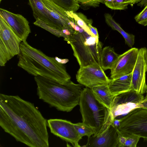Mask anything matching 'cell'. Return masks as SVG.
Listing matches in <instances>:
<instances>
[{"mask_svg": "<svg viewBox=\"0 0 147 147\" xmlns=\"http://www.w3.org/2000/svg\"><path fill=\"white\" fill-rule=\"evenodd\" d=\"M144 98L133 90L114 96L110 110L113 120L117 117L127 114L139 107V104Z\"/></svg>", "mask_w": 147, "mask_h": 147, "instance_id": "cell-8", "label": "cell"}, {"mask_svg": "<svg viewBox=\"0 0 147 147\" xmlns=\"http://www.w3.org/2000/svg\"><path fill=\"white\" fill-rule=\"evenodd\" d=\"M147 109V98L144 97L139 104V107Z\"/></svg>", "mask_w": 147, "mask_h": 147, "instance_id": "cell-31", "label": "cell"}, {"mask_svg": "<svg viewBox=\"0 0 147 147\" xmlns=\"http://www.w3.org/2000/svg\"><path fill=\"white\" fill-rule=\"evenodd\" d=\"M42 0L55 20L57 29H67L73 33L75 30L71 26V23L75 21L67 15V10L56 4L52 0Z\"/></svg>", "mask_w": 147, "mask_h": 147, "instance_id": "cell-15", "label": "cell"}, {"mask_svg": "<svg viewBox=\"0 0 147 147\" xmlns=\"http://www.w3.org/2000/svg\"><path fill=\"white\" fill-rule=\"evenodd\" d=\"M79 3L85 6L96 7L99 6L100 3H104L103 0H76Z\"/></svg>", "mask_w": 147, "mask_h": 147, "instance_id": "cell-28", "label": "cell"}, {"mask_svg": "<svg viewBox=\"0 0 147 147\" xmlns=\"http://www.w3.org/2000/svg\"><path fill=\"white\" fill-rule=\"evenodd\" d=\"M79 105L82 122L95 129L93 135L102 133L113 123L110 110L96 99L91 89L83 88Z\"/></svg>", "mask_w": 147, "mask_h": 147, "instance_id": "cell-4", "label": "cell"}, {"mask_svg": "<svg viewBox=\"0 0 147 147\" xmlns=\"http://www.w3.org/2000/svg\"><path fill=\"white\" fill-rule=\"evenodd\" d=\"M142 0H129L130 2L129 5H133L135 3H138Z\"/></svg>", "mask_w": 147, "mask_h": 147, "instance_id": "cell-33", "label": "cell"}, {"mask_svg": "<svg viewBox=\"0 0 147 147\" xmlns=\"http://www.w3.org/2000/svg\"><path fill=\"white\" fill-rule=\"evenodd\" d=\"M108 84L97 86L91 89L96 99L110 110L115 96L111 93Z\"/></svg>", "mask_w": 147, "mask_h": 147, "instance_id": "cell-18", "label": "cell"}, {"mask_svg": "<svg viewBox=\"0 0 147 147\" xmlns=\"http://www.w3.org/2000/svg\"><path fill=\"white\" fill-rule=\"evenodd\" d=\"M35 20L36 21L33 23L34 24L43 28L56 36L59 37H62L64 38V40L68 37L64 33L63 30L57 29L53 28L38 18H37Z\"/></svg>", "mask_w": 147, "mask_h": 147, "instance_id": "cell-22", "label": "cell"}, {"mask_svg": "<svg viewBox=\"0 0 147 147\" xmlns=\"http://www.w3.org/2000/svg\"><path fill=\"white\" fill-rule=\"evenodd\" d=\"M18 55V66L33 76H39L61 83L70 81L71 77L63 64L39 50L22 41Z\"/></svg>", "mask_w": 147, "mask_h": 147, "instance_id": "cell-2", "label": "cell"}, {"mask_svg": "<svg viewBox=\"0 0 147 147\" xmlns=\"http://www.w3.org/2000/svg\"><path fill=\"white\" fill-rule=\"evenodd\" d=\"M47 126L55 136L71 143L74 147H80L79 142L82 138L76 130L74 123L66 120L50 119L47 120Z\"/></svg>", "mask_w": 147, "mask_h": 147, "instance_id": "cell-10", "label": "cell"}, {"mask_svg": "<svg viewBox=\"0 0 147 147\" xmlns=\"http://www.w3.org/2000/svg\"><path fill=\"white\" fill-rule=\"evenodd\" d=\"M134 19L139 24L147 26V5L140 12L135 16Z\"/></svg>", "mask_w": 147, "mask_h": 147, "instance_id": "cell-27", "label": "cell"}, {"mask_svg": "<svg viewBox=\"0 0 147 147\" xmlns=\"http://www.w3.org/2000/svg\"><path fill=\"white\" fill-rule=\"evenodd\" d=\"M22 41L0 16V65L7 62L20 52Z\"/></svg>", "mask_w": 147, "mask_h": 147, "instance_id": "cell-6", "label": "cell"}, {"mask_svg": "<svg viewBox=\"0 0 147 147\" xmlns=\"http://www.w3.org/2000/svg\"><path fill=\"white\" fill-rule=\"evenodd\" d=\"M119 55L115 51L113 48L106 46L102 49L100 57V65L105 71L111 69L117 60Z\"/></svg>", "mask_w": 147, "mask_h": 147, "instance_id": "cell-19", "label": "cell"}, {"mask_svg": "<svg viewBox=\"0 0 147 147\" xmlns=\"http://www.w3.org/2000/svg\"><path fill=\"white\" fill-rule=\"evenodd\" d=\"M0 126L29 147L49 146L47 120L33 103L18 95L0 94Z\"/></svg>", "mask_w": 147, "mask_h": 147, "instance_id": "cell-1", "label": "cell"}, {"mask_svg": "<svg viewBox=\"0 0 147 147\" xmlns=\"http://www.w3.org/2000/svg\"><path fill=\"white\" fill-rule=\"evenodd\" d=\"M85 147H118V134L113 122L100 134L88 138Z\"/></svg>", "mask_w": 147, "mask_h": 147, "instance_id": "cell-14", "label": "cell"}, {"mask_svg": "<svg viewBox=\"0 0 147 147\" xmlns=\"http://www.w3.org/2000/svg\"><path fill=\"white\" fill-rule=\"evenodd\" d=\"M35 19L38 18L50 26L57 29L56 23L42 0H28Z\"/></svg>", "mask_w": 147, "mask_h": 147, "instance_id": "cell-16", "label": "cell"}, {"mask_svg": "<svg viewBox=\"0 0 147 147\" xmlns=\"http://www.w3.org/2000/svg\"><path fill=\"white\" fill-rule=\"evenodd\" d=\"M146 97L147 98V94H146Z\"/></svg>", "mask_w": 147, "mask_h": 147, "instance_id": "cell-34", "label": "cell"}, {"mask_svg": "<svg viewBox=\"0 0 147 147\" xmlns=\"http://www.w3.org/2000/svg\"><path fill=\"white\" fill-rule=\"evenodd\" d=\"M132 73L116 79H110L108 86L114 96L132 90L131 82Z\"/></svg>", "mask_w": 147, "mask_h": 147, "instance_id": "cell-17", "label": "cell"}, {"mask_svg": "<svg viewBox=\"0 0 147 147\" xmlns=\"http://www.w3.org/2000/svg\"><path fill=\"white\" fill-rule=\"evenodd\" d=\"M76 78L79 84L90 89L98 85L108 84L110 80L100 65L98 64L80 67Z\"/></svg>", "mask_w": 147, "mask_h": 147, "instance_id": "cell-9", "label": "cell"}, {"mask_svg": "<svg viewBox=\"0 0 147 147\" xmlns=\"http://www.w3.org/2000/svg\"><path fill=\"white\" fill-rule=\"evenodd\" d=\"M2 0H0V2H1Z\"/></svg>", "mask_w": 147, "mask_h": 147, "instance_id": "cell-35", "label": "cell"}, {"mask_svg": "<svg viewBox=\"0 0 147 147\" xmlns=\"http://www.w3.org/2000/svg\"><path fill=\"white\" fill-rule=\"evenodd\" d=\"M66 13L70 17L74 20L76 24L89 35L94 36L91 32L88 26L89 24H92V21L91 20L88 19L85 16L80 13L68 11H66Z\"/></svg>", "mask_w": 147, "mask_h": 147, "instance_id": "cell-21", "label": "cell"}, {"mask_svg": "<svg viewBox=\"0 0 147 147\" xmlns=\"http://www.w3.org/2000/svg\"><path fill=\"white\" fill-rule=\"evenodd\" d=\"M65 41L70 45L80 67L100 65L102 45L99 38L89 35L84 30L81 32L75 30Z\"/></svg>", "mask_w": 147, "mask_h": 147, "instance_id": "cell-5", "label": "cell"}, {"mask_svg": "<svg viewBox=\"0 0 147 147\" xmlns=\"http://www.w3.org/2000/svg\"><path fill=\"white\" fill-rule=\"evenodd\" d=\"M88 26L91 32L94 36L96 38H99L98 33L96 28L93 26L91 24H89Z\"/></svg>", "mask_w": 147, "mask_h": 147, "instance_id": "cell-30", "label": "cell"}, {"mask_svg": "<svg viewBox=\"0 0 147 147\" xmlns=\"http://www.w3.org/2000/svg\"><path fill=\"white\" fill-rule=\"evenodd\" d=\"M119 131L132 134L147 140V109H135L120 119Z\"/></svg>", "mask_w": 147, "mask_h": 147, "instance_id": "cell-7", "label": "cell"}, {"mask_svg": "<svg viewBox=\"0 0 147 147\" xmlns=\"http://www.w3.org/2000/svg\"><path fill=\"white\" fill-rule=\"evenodd\" d=\"M105 21L109 26L114 30L118 32L124 38L126 44L129 47H132L135 42V36L125 32L120 25L114 20L111 14L106 13L104 14Z\"/></svg>", "mask_w": 147, "mask_h": 147, "instance_id": "cell-20", "label": "cell"}, {"mask_svg": "<svg viewBox=\"0 0 147 147\" xmlns=\"http://www.w3.org/2000/svg\"><path fill=\"white\" fill-rule=\"evenodd\" d=\"M139 49L132 48L119 55L111 69V79H116L132 73L137 59Z\"/></svg>", "mask_w": 147, "mask_h": 147, "instance_id": "cell-12", "label": "cell"}, {"mask_svg": "<svg viewBox=\"0 0 147 147\" xmlns=\"http://www.w3.org/2000/svg\"><path fill=\"white\" fill-rule=\"evenodd\" d=\"M55 3L65 10L73 12L80 8L79 3L76 0H52Z\"/></svg>", "mask_w": 147, "mask_h": 147, "instance_id": "cell-23", "label": "cell"}, {"mask_svg": "<svg viewBox=\"0 0 147 147\" xmlns=\"http://www.w3.org/2000/svg\"><path fill=\"white\" fill-rule=\"evenodd\" d=\"M74 126L82 138L87 136L88 138L95 133L94 129L83 122L74 123Z\"/></svg>", "mask_w": 147, "mask_h": 147, "instance_id": "cell-24", "label": "cell"}, {"mask_svg": "<svg viewBox=\"0 0 147 147\" xmlns=\"http://www.w3.org/2000/svg\"><path fill=\"white\" fill-rule=\"evenodd\" d=\"M104 4L107 7L114 10H125L129 5V0H107Z\"/></svg>", "mask_w": 147, "mask_h": 147, "instance_id": "cell-25", "label": "cell"}, {"mask_svg": "<svg viewBox=\"0 0 147 147\" xmlns=\"http://www.w3.org/2000/svg\"><path fill=\"white\" fill-rule=\"evenodd\" d=\"M39 98L58 110L69 112L79 105L83 85L71 80L61 83L42 76H34Z\"/></svg>", "mask_w": 147, "mask_h": 147, "instance_id": "cell-3", "label": "cell"}, {"mask_svg": "<svg viewBox=\"0 0 147 147\" xmlns=\"http://www.w3.org/2000/svg\"><path fill=\"white\" fill-rule=\"evenodd\" d=\"M147 71V49H139L136 61L132 72L131 88L137 93H147L146 74Z\"/></svg>", "mask_w": 147, "mask_h": 147, "instance_id": "cell-11", "label": "cell"}, {"mask_svg": "<svg viewBox=\"0 0 147 147\" xmlns=\"http://www.w3.org/2000/svg\"><path fill=\"white\" fill-rule=\"evenodd\" d=\"M1 16L22 41H26L31 31L29 22L22 15L0 8Z\"/></svg>", "mask_w": 147, "mask_h": 147, "instance_id": "cell-13", "label": "cell"}, {"mask_svg": "<svg viewBox=\"0 0 147 147\" xmlns=\"http://www.w3.org/2000/svg\"><path fill=\"white\" fill-rule=\"evenodd\" d=\"M147 5V0H142L137 3V5L141 7H145Z\"/></svg>", "mask_w": 147, "mask_h": 147, "instance_id": "cell-32", "label": "cell"}, {"mask_svg": "<svg viewBox=\"0 0 147 147\" xmlns=\"http://www.w3.org/2000/svg\"><path fill=\"white\" fill-rule=\"evenodd\" d=\"M117 130L118 134V147H124L127 138L126 134L117 129Z\"/></svg>", "mask_w": 147, "mask_h": 147, "instance_id": "cell-29", "label": "cell"}, {"mask_svg": "<svg viewBox=\"0 0 147 147\" xmlns=\"http://www.w3.org/2000/svg\"><path fill=\"white\" fill-rule=\"evenodd\" d=\"M124 133L126 134L127 138L124 147H136L138 142L141 138L134 134Z\"/></svg>", "mask_w": 147, "mask_h": 147, "instance_id": "cell-26", "label": "cell"}]
</instances>
